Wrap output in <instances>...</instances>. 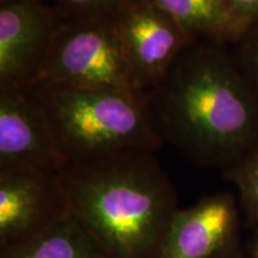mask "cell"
<instances>
[{
	"label": "cell",
	"mask_w": 258,
	"mask_h": 258,
	"mask_svg": "<svg viewBox=\"0 0 258 258\" xmlns=\"http://www.w3.org/2000/svg\"><path fill=\"white\" fill-rule=\"evenodd\" d=\"M143 97L163 143L200 165L230 169L258 145V93L227 42H192Z\"/></svg>",
	"instance_id": "1"
},
{
	"label": "cell",
	"mask_w": 258,
	"mask_h": 258,
	"mask_svg": "<svg viewBox=\"0 0 258 258\" xmlns=\"http://www.w3.org/2000/svg\"><path fill=\"white\" fill-rule=\"evenodd\" d=\"M154 153L127 151L59 171L70 214L108 258H160L179 207Z\"/></svg>",
	"instance_id": "2"
},
{
	"label": "cell",
	"mask_w": 258,
	"mask_h": 258,
	"mask_svg": "<svg viewBox=\"0 0 258 258\" xmlns=\"http://www.w3.org/2000/svg\"><path fill=\"white\" fill-rule=\"evenodd\" d=\"M32 89L46 106L67 163L127 151L156 152L163 146L143 92L48 83H40Z\"/></svg>",
	"instance_id": "3"
},
{
	"label": "cell",
	"mask_w": 258,
	"mask_h": 258,
	"mask_svg": "<svg viewBox=\"0 0 258 258\" xmlns=\"http://www.w3.org/2000/svg\"><path fill=\"white\" fill-rule=\"evenodd\" d=\"M40 83L140 92L112 18L62 15Z\"/></svg>",
	"instance_id": "4"
},
{
	"label": "cell",
	"mask_w": 258,
	"mask_h": 258,
	"mask_svg": "<svg viewBox=\"0 0 258 258\" xmlns=\"http://www.w3.org/2000/svg\"><path fill=\"white\" fill-rule=\"evenodd\" d=\"M112 24L140 92L158 85L196 41L156 0H131Z\"/></svg>",
	"instance_id": "5"
},
{
	"label": "cell",
	"mask_w": 258,
	"mask_h": 258,
	"mask_svg": "<svg viewBox=\"0 0 258 258\" xmlns=\"http://www.w3.org/2000/svg\"><path fill=\"white\" fill-rule=\"evenodd\" d=\"M61 18L47 0L0 6V88H32L41 82Z\"/></svg>",
	"instance_id": "6"
},
{
	"label": "cell",
	"mask_w": 258,
	"mask_h": 258,
	"mask_svg": "<svg viewBox=\"0 0 258 258\" xmlns=\"http://www.w3.org/2000/svg\"><path fill=\"white\" fill-rule=\"evenodd\" d=\"M66 164L35 90L0 88V171H60Z\"/></svg>",
	"instance_id": "7"
},
{
	"label": "cell",
	"mask_w": 258,
	"mask_h": 258,
	"mask_svg": "<svg viewBox=\"0 0 258 258\" xmlns=\"http://www.w3.org/2000/svg\"><path fill=\"white\" fill-rule=\"evenodd\" d=\"M70 215L59 171H0V247L43 233Z\"/></svg>",
	"instance_id": "8"
},
{
	"label": "cell",
	"mask_w": 258,
	"mask_h": 258,
	"mask_svg": "<svg viewBox=\"0 0 258 258\" xmlns=\"http://www.w3.org/2000/svg\"><path fill=\"white\" fill-rule=\"evenodd\" d=\"M238 219L237 200L228 192L205 196L179 208L160 258H215L230 247Z\"/></svg>",
	"instance_id": "9"
},
{
	"label": "cell",
	"mask_w": 258,
	"mask_h": 258,
	"mask_svg": "<svg viewBox=\"0 0 258 258\" xmlns=\"http://www.w3.org/2000/svg\"><path fill=\"white\" fill-rule=\"evenodd\" d=\"M0 258H108L95 239L69 215L24 243L2 249Z\"/></svg>",
	"instance_id": "10"
},
{
	"label": "cell",
	"mask_w": 258,
	"mask_h": 258,
	"mask_svg": "<svg viewBox=\"0 0 258 258\" xmlns=\"http://www.w3.org/2000/svg\"><path fill=\"white\" fill-rule=\"evenodd\" d=\"M196 40H217L231 44L224 0H156Z\"/></svg>",
	"instance_id": "11"
},
{
	"label": "cell",
	"mask_w": 258,
	"mask_h": 258,
	"mask_svg": "<svg viewBox=\"0 0 258 258\" xmlns=\"http://www.w3.org/2000/svg\"><path fill=\"white\" fill-rule=\"evenodd\" d=\"M226 177L237 186L240 205L249 221L258 224V145L227 169Z\"/></svg>",
	"instance_id": "12"
},
{
	"label": "cell",
	"mask_w": 258,
	"mask_h": 258,
	"mask_svg": "<svg viewBox=\"0 0 258 258\" xmlns=\"http://www.w3.org/2000/svg\"><path fill=\"white\" fill-rule=\"evenodd\" d=\"M71 17L112 18L131 0H47Z\"/></svg>",
	"instance_id": "13"
},
{
	"label": "cell",
	"mask_w": 258,
	"mask_h": 258,
	"mask_svg": "<svg viewBox=\"0 0 258 258\" xmlns=\"http://www.w3.org/2000/svg\"><path fill=\"white\" fill-rule=\"evenodd\" d=\"M230 27L231 44L258 24V0H224Z\"/></svg>",
	"instance_id": "14"
},
{
	"label": "cell",
	"mask_w": 258,
	"mask_h": 258,
	"mask_svg": "<svg viewBox=\"0 0 258 258\" xmlns=\"http://www.w3.org/2000/svg\"><path fill=\"white\" fill-rule=\"evenodd\" d=\"M233 46V54L258 93V24L247 30Z\"/></svg>",
	"instance_id": "15"
},
{
	"label": "cell",
	"mask_w": 258,
	"mask_h": 258,
	"mask_svg": "<svg viewBox=\"0 0 258 258\" xmlns=\"http://www.w3.org/2000/svg\"><path fill=\"white\" fill-rule=\"evenodd\" d=\"M215 258H239L237 256V254L232 253V252H228V249L225 250L224 252H221L219 256H217Z\"/></svg>",
	"instance_id": "16"
},
{
	"label": "cell",
	"mask_w": 258,
	"mask_h": 258,
	"mask_svg": "<svg viewBox=\"0 0 258 258\" xmlns=\"http://www.w3.org/2000/svg\"><path fill=\"white\" fill-rule=\"evenodd\" d=\"M251 258H258V234L256 237V240H254L252 251H251Z\"/></svg>",
	"instance_id": "17"
},
{
	"label": "cell",
	"mask_w": 258,
	"mask_h": 258,
	"mask_svg": "<svg viewBox=\"0 0 258 258\" xmlns=\"http://www.w3.org/2000/svg\"><path fill=\"white\" fill-rule=\"evenodd\" d=\"M17 2H22V0H0V6L14 4V3H17Z\"/></svg>",
	"instance_id": "18"
}]
</instances>
